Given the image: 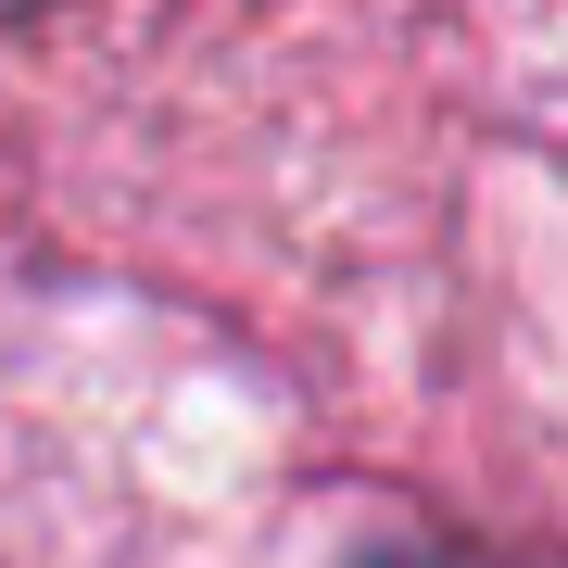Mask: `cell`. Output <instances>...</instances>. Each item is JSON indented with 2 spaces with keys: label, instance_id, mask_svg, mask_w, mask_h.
I'll return each instance as SVG.
<instances>
[{
  "label": "cell",
  "instance_id": "1",
  "mask_svg": "<svg viewBox=\"0 0 568 568\" xmlns=\"http://www.w3.org/2000/svg\"><path fill=\"white\" fill-rule=\"evenodd\" d=\"M379 568H493V556H379Z\"/></svg>",
  "mask_w": 568,
  "mask_h": 568
}]
</instances>
